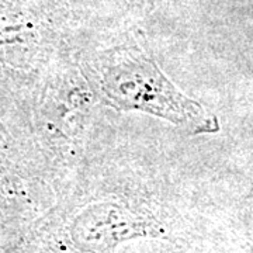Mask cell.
<instances>
[{
    "label": "cell",
    "instance_id": "1",
    "mask_svg": "<svg viewBox=\"0 0 253 253\" xmlns=\"http://www.w3.org/2000/svg\"><path fill=\"white\" fill-rule=\"evenodd\" d=\"M97 69L101 91L118 107L162 117L191 134L219 129L218 118L181 93L139 48L106 51L97 61Z\"/></svg>",
    "mask_w": 253,
    "mask_h": 253
},
{
    "label": "cell",
    "instance_id": "2",
    "mask_svg": "<svg viewBox=\"0 0 253 253\" xmlns=\"http://www.w3.org/2000/svg\"><path fill=\"white\" fill-rule=\"evenodd\" d=\"M144 224L135 215L118 206H96L76 218L73 239L81 248L91 252L109 251L118 242L142 234Z\"/></svg>",
    "mask_w": 253,
    "mask_h": 253
}]
</instances>
